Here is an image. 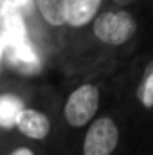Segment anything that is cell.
I'll return each instance as SVG.
<instances>
[{
  "label": "cell",
  "instance_id": "cell-1",
  "mask_svg": "<svg viewBox=\"0 0 153 155\" xmlns=\"http://www.w3.org/2000/svg\"><path fill=\"white\" fill-rule=\"evenodd\" d=\"M137 22L128 11H108L94 20L96 38L108 45H122L133 38Z\"/></svg>",
  "mask_w": 153,
  "mask_h": 155
},
{
  "label": "cell",
  "instance_id": "cell-2",
  "mask_svg": "<svg viewBox=\"0 0 153 155\" xmlns=\"http://www.w3.org/2000/svg\"><path fill=\"white\" fill-rule=\"evenodd\" d=\"M99 108V90L94 85H81L70 94L65 105V119L70 126L81 128Z\"/></svg>",
  "mask_w": 153,
  "mask_h": 155
},
{
  "label": "cell",
  "instance_id": "cell-3",
  "mask_svg": "<svg viewBox=\"0 0 153 155\" xmlns=\"http://www.w3.org/2000/svg\"><path fill=\"white\" fill-rule=\"evenodd\" d=\"M119 143V128L112 119H96L83 143V155H112Z\"/></svg>",
  "mask_w": 153,
  "mask_h": 155
},
{
  "label": "cell",
  "instance_id": "cell-4",
  "mask_svg": "<svg viewBox=\"0 0 153 155\" xmlns=\"http://www.w3.org/2000/svg\"><path fill=\"white\" fill-rule=\"evenodd\" d=\"M16 128L29 139H45L50 132V121L43 112L34 108H24L16 119Z\"/></svg>",
  "mask_w": 153,
  "mask_h": 155
},
{
  "label": "cell",
  "instance_id": "cell-5",
  "mask_svg": "<svg viewBox=\"0 0 153 155\" xmlns=\"http://www.w3.org/2000/svg\"><path fill=\"white\" fill-rule=\"evenodd\" d=\"M101 7V0H65V24L83 27L90 24Z\"/></svg>",
  "mask_w": 153,
  "mask_h": 155
},
{
  "label": "cell",
  "instance_id": "cell-6",
  "mask_svg": "<svg viewBox=\"0 0 153 155\" xmlns=\"http://www.w3.org/2000/svg\"><path fill=\"white\" fill-rule=\"evenodd\" d=\"M24 110V103L20 97L13 94H0V126L11 128L16 126V119Z\"/></svg>",
  "mask_w": 153,
  "mask_h": 155
},
{
  "label": "cell",
  "instance_id": "cell-7",
  "mask_svg": "<svg viewBox=\"0 0 153 155\" xmlns=\"http://www.w3.org/2000/svg\"><path fill=\"white\" fill-rule=\"evenodd\" d=\"M43 20L50 25L65 24V0H34Z\"/></svg>",
  "mask_w": 153,
  "mask_h": 155
},
{
  "label": "cell",
  "instance_id": "cell-8",
  "mask_svg": "<svg viewBox=\"0 0 153 155\" xmlns=\"http://www.w3.org/2000/svg\"><path fill=\"white\" fill-rule=\"evenodd\" d=\"M137 96L146 108H153V63L144 72V79L137 88Z\"/></svg>",
  "mask_w": 153,
  "mask_h": 155
},
{
  "label": "cell",
  "instance_id": "cell-9",
  "mask_svg": "<svg viewBox=\"0 0 153 155\" xmlns=\"http://www.w3.org/2000/svg\"><path fill=\"white\" fill-rule=\"evenodd\" d=\"M9 155H34V152H33V150H29V148H25V146H22V148L13 150Z\"/></svg>",
  "mask_w": 153,
  "mask_h": 155
},
{
  "label": "cell",
  "instance_id": "cell-10",
  "mask_svg": "<svg viewBox=\"0 0 153 155\" xmlns=\"http://www.w3.org/2000/svg\"><path fill=\"white\" fill-rule=\"evenodd\" d=\"M0 56H2V41H0Z\"/></svg>",
  "mask_w": 153,
  "mask_h": 155
}]
</instances>
